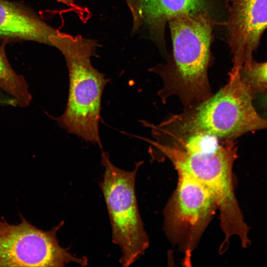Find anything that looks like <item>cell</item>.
Segmentation results:
<instances>
[{"mask_svg": "<svg viewBox=\"0 0 267 267\" xmlns=\"http://www.w3.org/2000/svg\"><path fill=\"white\" fill-rule=\"evenodd\" d=\"M176 190L164 211L166 235L184 255L185 265L218 209L209 191L190 175L178 171Z\"/></svg>", "mask_w": 267, "mask_h": 267, "instance_id": "8992f818", "label": "cell"}, {"mask_svg": "<svg viewBox=\"0 0 267 267\" xmlns=\"http://www.w3.org/2000/svg\"><path fill=\"white\" fill-rule=\"evenodd\" d=\"M264 104L267 109V94L266 95V96L264 97Z\"/></svg>", "mask_w": 267, "mask_h": 267, "instance_id": "9a60e30c", "label": "cell"}, {"mask_svg": "<svg viewBox=\"0 0 267 267\" xmlns=\"http://www.w3.org/2000/svg\"><path fill=\"white\" fill-rule=\"evenodd\" d=\"M15 104L16 101L14 98L0 93V104L14 106Z\"/></svg>", "mask_w": 267, "mask_h": 267, "instance_id": "4fadbf2b", "label": "cell"}, {"mask_svg": "<svg viewBox=\"0 0 267 267\" xmlns=\"http://www.w3.org/2000/svg\"><path fill=\"white\" fill-rule=\"evenodd\" d=\"M228 42L232 54L231 70L251 64L267 29V0H226Z\"/></svg>", "mask_w": 267, "mask_h": 267, "instance_id": "ba28073f", "label": "cell"}, {"mask_svg": "<svg viewBox=\"0 0 267 267\" xmlns=\"http://www.w3.org/2000/svg\"><path fill=\"white\" fill-rule=\"evenodd\" d=\"M153 151L168 159L178 171L186 173L200 181L213 197L220 212V225L224 238L219 252L228 249L232 236L239 238L242 247L251 244L249 227L236 198L233 166L237 148L232 140L218 144L189 141L181 144L154 142Z\"/></svg>", "mask_w": 267, "mask_h": 267, "instance_id": "6da1fadb", "label": "cell"}, {"mask_svg": "<svg viewBox=\"0 0 267 267\" xmlns=\"http://www.w3.org/2000/svg\"><path fill=\"white\" fill-rule=\"evenodd\" d=\"M52 46L64 55L69 75L68 99L64 113L56 118L68 133L101 148L99 134L101 100L109 82L91 64L95 42L81 36L59 32L51 38Z\"/></svg>", "mask_w": 267, "mask_h": 267, "instance_id": "277c9868", "label": "cell"}, {"mask_svg": "<svg viewBox=\"0 0 267 267\" xmlns=\"http://www.w3.org/2000/svg\"><path fill=\"white\" fill-rule=\"evenodd\" d=\"M206 1V0H140L139 11L149 24L162 26L177 16L205 11Z\"/></svg>", "mask_w": 267, "mask_h": 267, "instance_id": "30bf717a", "label": "cell"}, {"mask_svg": "<svg viewBox=\"0 0 267 267\" xmlns=\"http://www.w3.org/2000/svg\"><path fill=\"white\" fill-rule=\"evenodd\" d=\"M0 89L14 98L20 107L28 106L31 101L32 96L26 81L13 70L0 47Z\"/></svg>", "mask_w": 267, "mask_h": 267, "instance_id": "8fae6325", "label": "cell"}, {"mask_svg": "<svg viewBox=\"0 0 267 267\" xmlns=\"http://www.w3.org/2000/svg\"><path fill=\"white\" fill-rule=\"evenodd\" d=\"M63 222L48 231L40 229L23 218L11 224L0 220V267H82L88 259L78 258L59 244L56 234Z\"/></svg>", "mask_w": 267, "mask_h": 267, "instance_id": "52a82bcc", "label": "cell"}, {"mask_svg": "<svg viewBox=\"0 0 267 267\" xmlns=\"http://www.w3.org/2000/svg\"><path fill=\"white\" fill-rule=\"evenodd\" d=\"M142 164L138 162L133 171H125L111 162L107 152H102L104 172L100 186L109 214L112 241L120 248L119 262L124 267L138 260L149 246L135 191L136 175Z\"/></svg>", "mask_w": 267, "mask_h": 267, "instance_id": "5b68a950", "label": "cell"}, {"mask_svg": "<svg viewBox=\"0 0 267 267\" xmlns=\"http://www.w3.org/2000/svg\"><path fill=\"white\" fill-rule=\"evenodd\" d=\"M58 0L67 4H71L72 2H73V0Z\"/></svg>", "mask_w": 267, "mask_h": 267, "instance_id": "5bb4252c", "label": "cell"}, {"mask_svg": "<svg viewBox=\"0 0 267 267\" xmlns=\"http://www.w3.org/2000/svg\"><path fill=\"white\" fill-rule=\"evenodd\" d=\"M239 72L253 92L267 88V60L257 62L254 60L250 65L241 68Z\"/></svg>", "mask_w": 267, "mask_h": 267, "instance_id": "7c38bea8", "label": "cell"}, {"mask_svg": "<svg viewBox=\"0 0 267 267\" xmlns=\"http://www.w3.org/2000/svg\"><path fill=\"white\" fill-rule=\"evenodd\" d=\"M59 32L24 6L0 0V38L19 39L51 46V37Z\"/></svg>", "mask_w": 267, "mask_h": 267, "instance_id": "9c48e42d", "label": "cell"}, {"mask_svg": "<svg viewBox=\"0 0 267 267\" xmlns=\"http://www.w3.org/2000/svg\"><path fill=\"white\" fill-rule=\"evenodd\" d=\"M168 22L173 56L167 65L155 68L163 83L158 95L163 101L178 96L186 108L213 94L207 71L214 21L204 11L179 15Z\"/></svg>", "mask_w": 267, "mask_h": 267, "instance_id": "3957f363", "label": "cell"}, {"mask_svg": "<svg viewBox=\"0 0 267 267\" xmlns=\"http://www.w3.org/2000/svg\"><path fill=\"white\" fill-rule=\"evenodd\" d=\"M251 88L240 72H229L226 85L205 100L171 115L158 125L142 121L153 139L166 141L196 134L232 140L244 134L267 129V120L256 111Z\"/></svg>", "mask_w": 267, "mask_h": 267, "instance_id": "7a4b0ae2", "label": "cell"}]
</instances>
